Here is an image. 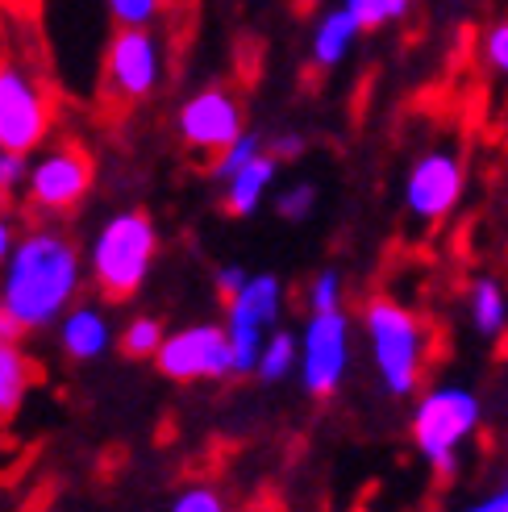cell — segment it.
<instances>
[{
    "mask_svg": "<svg viewBox=\"0 0 508 512\" xmlns=\"http://www.w3.org/2000/svg\"><path fill=\"white\" fill-rule=\"evenodd\" d=\"M254 5H275V0H254Z\"/></svg>",
    "mask_w": 508,
    "mask_h": 512,
    "instance_id": "33",
    "label": "cell"
},
{
    "mask_svg": "<svg viewBox=\"0 0 508 512\" xmlns=\"http://www.w3.org/2000/svg\"><path fill=\"white\" fill-rule=\"evenodd\" d=\"M467 321L484 342H496L508 334V292L500 288V279L479 275L467 292Z\"/></svg>",
    "mask_w": 508,
    "mask_h": 512,
    "instance_id": "16",
    "label": "cell"
},
{
    "mask_svg": "<svg viewBox=\"0 0 508 512\" xmlns=\"http://www.w3.org/2000/svg\"><path fill=\"white\" fill-rule=\"evenodd\" d=\"M296 371H300V334H292V329H275V334L267 338V346H263V358H259V367H254V375H259L263 383H284Z\"/></svg>",
    "mask_w": 508,
    "mask_h": 512,
    "instance_id": "18",
    "label": "cell"
},
{
    "mask_svg": "<svg viewBox=\"0 0 508 512\" xmlns=\"http://www.w3.org/2000/svg\"><path fill=\"white\" fill-rule=\"evenodd\" d=\"M0 338H21V329H17V321L5 313V304H0Z\"/></svg>",
    "mask_w": 508,
    "mask_h": 512,
    "instance_id": "32",
    "label": "cell"
},
{
    "mask_svg": "<svg viewBox=\"0 0 508 512\" xmlns=\"http://www.w3.org/2000/svg\"><path fill=\"white\" fill-rule=\"evenodd\" d=\"M350 358H354L350 317L342 309L309 313V321L300 329V388L313 400L334 396L350 375Z\"/></svg>",
    "mask_w": 508,
    "mask_h": 512,
    "instance_id": "7",
    "label": "cell"
},
{
    "mask_svg": "<svg viewBox=\"0 0 508 512\" xmlns=\"http://www.w3.org/2000/svg\"><path fill=\"white\" fill-rule=\"evenodd\" d=\"M467 192V167L450 146H429L404 171V213L421 225L446 221Z\"/></svg>",
    "mask_w": 508,
    "mask_h": 512,
    "instance_id": "8",
    "label": "cell"
},
{
    "mask_svg": "<svg viewBox=\"0 0 508 512\" xmlns=\"http://www.w3.org/2000/svg\"><path fill=\"white\" fill-rule=\"evenodd\" d=\"M159 259V229L142 209H121L96 225L84 250L88 284L105 300H134Z\"/></svg>",
    "mask_w": 508,
    "mask_h": 512,
    "instance_id": "2",
    "label": "cell"
},
{
    "mask_svg": "<svg viewBox=\"0 0 508 512\" xmlns=\"http://www.w3.org/2000/svg\"><path fill=\"white\" fill-rule=\"evenodd\" d=\"M267 150H271L279 163H292V159L304 155V138H300V134H279V138L267 142Z\"/></svg>",
    "mask_w": 508,
    "mask_h": 512,
    "instance_id": "30",
    "label": "cell"
},
{
    "mask_svg": "<svg viewBox=\"0 0 508 512\" xmlns=\"http://www.w3.org/2000/svg\"><path fill=\"white\" fill-rule=\"evenodd\" d=\"M117 25H155L163 17V0H105Z\"/></svg>",
    "mask_w": 508,
    "mask_h": 512,
    "instance_id": "26",
    "label": "cell"
},
{
    "mask_svg": "<svg viewBox=\"0 0 508 512\" xmlns=\"http://www.w3.org/2000/svg\"><path fill=\"white\" fill-rule=\"evenodd\" d=\"M263 150H267V142H263L259 134H254V130H246L238 142L225 146L221 155H213V179H217V184H225V179H234V175H238L246 163L259 159Z\"/></svg>",
    "mask_w": 508,
    "mask_h": 512,
    "instance_id": "20",
    "label": "cell"
},
{
    "mask_svg": "<svg viewBox=\"0 0 508 512\" xmlns=\"http://www.w3.org/2000/svg\"><path fill=\"white\" fill-rule=\"evenodd\" d=\"M34 388V363L21 350V338H0V421L17 417Z\"/></svg>",
    "mask_w": 508,
    "mask_h": 512,
    "instance_id": "17",
    "label": "cell"
},
{
    "mask_svg": "<svg viewBox=\"0 0 508 512\" xmlns=\"http://www.w3.org/2000/svg\"><path fill=\"white\" fill-rule=\"evenodd\" d=\"M159 375L175 383H200V379H230L234 375V350L230 334L217 321H196L184 329H171L167 342L155 354Z\"/></svg>",
    "mask_w": 508,
    "mask_h": 512,
    "instance_id": "10",
    "label": "cell"
},
{
    "mask_svg": "<svg viewBox=\"0 0 508 512\" xmlns=\"http://www.w3.org/2000/svg\"><path fill=\"white\" fill-rule=\"evenodd\" d=\"M92 179H96V167L88 159V150L75 142H55V146H42L30 159V175H25L21 196L38 217L55 221L75 213L88 200Z\"/></svg>",
    "mask_w": 508,
    "mask_h": 512,
    "instance_id": "6",
    "label": "cell"
},
{
    "mask_svg": "<svg viewBox=\"0 0 508 512\" xmlns=\"http://www.w3.org/2000/svg\"><path fill=\"white\" fill-rule=\"evenodd\" d=\"M275 175H279V159L271 150H263L254 163H246L234 179H225L221 192H225V213L230 217H254L259 213L263 196L275 188Z\"/></svg>",
    "mask_w": 508,
    "mask_h": 512,
    "instance_id": "15",
    "label": "cell"
},
{
    "mask_svg": "<svg viewBox=\"0 0 508 512\" xmlns=\"http://www.w3.org/2000/svg\"><path fill=\"white\" fill-rule=\"evenodd\" d=\"M279 317H284V284H279V275L250 271L242 292L225 300V321H221L234 350V375H254L267 338L279 329Z\"/></svg>",
    "mask_w": 508,
    "mask_h": 512,
    "instance_id": "5",
    "label": "cell"
},
{
    "mask_svg": "<svg viewBox=\"0 0 508 512\" xmlns=\"http://www.w3.org/2000/svg\"><path fill=\"white\" fill-rule=\"evenodd\" d=\"M342 5L363 21V30H384L413 9V0H342Z\"/></svg>",
    "mask_w": 508,
    "mask_h": 512,
    "instance_id": "22",
    "label": "cell"
},
{
    "mask_svg": "<svg viewBox=\"0 0 508 512\" xmlns=\"http://www.w3.org/2000/svg\"><path fill=\"white\" fill-rule=\"evenodd\" d=\"M55 342H59L63 358H71V363H96V358H105L113 350L117 334H113V321H109V313L100 309V304L80 300L55 325Z\"/></svg>",
    "mask_w": 508,
    "mask_h": 512,
    "instance_id": "13",
    "label": "cell"
},
{
    "mask_svg": "<svg viewBox=\"0 0 508 512\" xmlns=\"http://www.w3.org/2000/svg\"><path fill=\"white\" fill-rule=\"evenodd\" d=\"M84 279V250L71 242L67 229L42 221L21 229L9 259L0 263V304L21 334H46L80 304Z\"/></svg>",
    "mask_w": 508,
    "mask_h": 512,
    "instance_id": "1",
    "label": "cell"
},
{
    "mask_svg": "<svg viewBox=\"0 0 508 512\" xmlns=\"http://www.w3.org/2000/svg\"><path fill=\"white\" fill-rule=\"evenodd\" d=\"M317 184L313 179H296V184H288L284 192L275 196V213L284 217V221H304V217H313L317 209Z\"/></svg>",
    "mask_w": 508,
    "mask_h": 512,
    "instance_id": "23",
    "label": "cell"
},
{
    "mask_svg": "<svg viewBox=\"0 0 508 512\" xmlns=\"http://www.w3.org/2000/svg\"><path fill=\"white\" fill-rule=\"evenodd\" d=\"M175 130L192 150H205V155H221L230 142H238L246 134V117H242V100L230 88H200L192 92L180 113H175Z\"/></svg>",
    "mask_w": 508,
    "mask_h": 512,
    "instance_id": "12",
    "label": "cell"
},
{
    "mask_svg": "<svg viewBox=\"0 0 508 512\" xmlns=\"http://www.w3.org/2000/svg\"><path fill=\"white\" fill-rule=\"evenodd\" d=\"M163 342H167V329H163V321L155 313H134L117 334V346L130 358H155Z\"/></svg>",
    "mask_w": 508,
    "mask_h": 512,
    "instance_id": "19",
    "label": "cell"
},
{
    "mask_svg": "<svg viewBox=\"0 0 508 512\" xmlns=\"http://www.w3.org/2000/svg\"><path fill=\"white\" fill-rule=\"evenodd\" d=\"M459 512H508V479H504V483H496L492 492L475 496L471 504H463Z\"/></svg>",
    "mask_w": 508,
    "mask_h": 512,
    "instance_id": "29",
    "label": "cell"
},
{
    "mask_svg": "<svg viewBox=\"0 0 508 512\" xmlns=\"http://www.w3.org/2000/svg\"><path fill=\"white\" fill-rule=\"evenodd\" d=\"M484 425V400L467 383H438L417 396L409 433L421 454V463L438 479H454L463 467V446Z\"/></svg>",
    "mask_w": 508,
    "mask_h": 512,
    "instance_id": "4",
    "label": "cell"
},
{
    "mask_svg": "<svg viewBox=\"0 0 508 512\" xmlns=\"http://www.w3.org/2000/svg\"><path fill=\"white\" fill-rule=\"evenodd\" d=\"M50 96L21 63H0V146L13 155H38L50 134Z\"/></svg>",
    "mask_w": 508,
    "mask_h": 512,
    "instance_id": "9",
    "label": "cell"
},
{
    "mask_svg": "<svg viewBox=\"0 0 508 512\" xmlns=\"http://www.w3.org/2000/svg\"><path fill=\"white\" fill-rule=\"evenodd\" d=\"M13 242H17V221H13V213H9V204L0 200V263L9 259Z\"/></svg>",
    "mask_w": 508,
    "mask_h": 512,
    "instance_id": "31",
    "label": "cell"
},
{
    "mask_svg": "<svg viewBox=\"0 0 508 512\" xmlns=\"http://www.w3.org/2000/svg\"><path fill=\"white\" fill-rule=\"evenodd\" d=\"M25 175H30V155H13V150L0 146V196L21 192Z\"/></svg>",
    "mask_w": 508,
    "mask_h": 512,
    "instance_id": "27",
    "label": "cell"
},
{
    "mask_svg": "<svg viewBox=\"0 0 508 512\" xmlns=\"http://www.w3.org/2000/svg\"><path fill=\"white\" fill-rule=\"evenodd\" d=\"M363 338H367V354L384 396L392 400H409L421 388L425 375V354H429V329L425 321L400 304L392 296H375L367 300V309L359 317Z\"/></svg>",
    "mask_w": 508,
    "mask_h": 512,
    "instance_id": "3",
    "label": "cell"
},
{
    "mask_svg": "<svg viewBox=\"0 0 508 512\" xmlns=\"http://www.w3.org/2000/svg\"><path fill=\"white\" fill-rule=\"evenodd\" d=\"M163 84V42L150 25H121L105 50V88L117 100H146Z\"/></svg>",
    "mask_w": 508,
    "mask_h": 512,
    "instance_id": "11",
    "label": "cell"
},
{
    "mask_svg": "<svg viewBox=\"0 0 508 512\" xmlns=\"http://www.w3.org/2000/svg\"><path fill=\"white\" fill-rule=\"evenodd\" d=\"M479 55H484V63H488L496 75H504V80H508V17L492 21L488 30H484V42H479Z\"/></svg>",
    "mask_w": 508,
    "mask_h": 512,
    "instance_id": "25",
    "label": "cell"
},
{
    "mask_svg": "<svg viewBox=\"0 0 508 512\" xmlns=\"http://www.w3.org/2000/svg\"><path fill=\"white\" fill-rule=\"evenodd\" d=\"M167 512H230V504H225V496L217 488H209V483H192V488H184L171 500Z\"/></svg>",
    "mask_w": 508,
    "mask_h": 512,
    "instance_id": "24",
    "label": "cell"
},
{
    "mask_svg": "<svg viewBox=\"0 0 508 512\" xmlns=\"http://www.w3.org/2000/svg\"><path fill=\"white\" fill-rule=\"evenodd\" d=\"M246 279H250V271L242 263H221L217 267V292H221V300H230L234 292H242Z\"/></svg>",
    "mask_w": 508,
    "mask_h": 512,
    "instance_id": "28",
    "label": "cell"
},
{
    "mask_svg": "<svg viewBox=\"0 0 508 512\" xmlns=\"http://www.w3.org/2000/svg\"><path fill=\"white\" fill-rule=\"evenodd\" d=\"M359 38H363V21L338 0L334 9H325V13L317 17L313 34H309V59H313V67H321V71L342 67V63L354 55Z\"/></svg>",
    "mask_w": 508,
    "mask_h": 512,
    "instance_id": "14",
    "label": "cell"
},
{
    "mask_svg": "<svg viewBox=\"0 0 508 512\" xmlns=\"http://www.w3.org/2000/svg\"><path fill=\"white\" fill-rule=\"evenodd\" d=\"M346 300V284L334 267H325L309 279V288H304V304H309V313H338Z\"/></svg>",
    "mask_w": 508,
    "mask_h": 512,
    "instance_id": "21",
    "label": "cell"
}]
</instances>
